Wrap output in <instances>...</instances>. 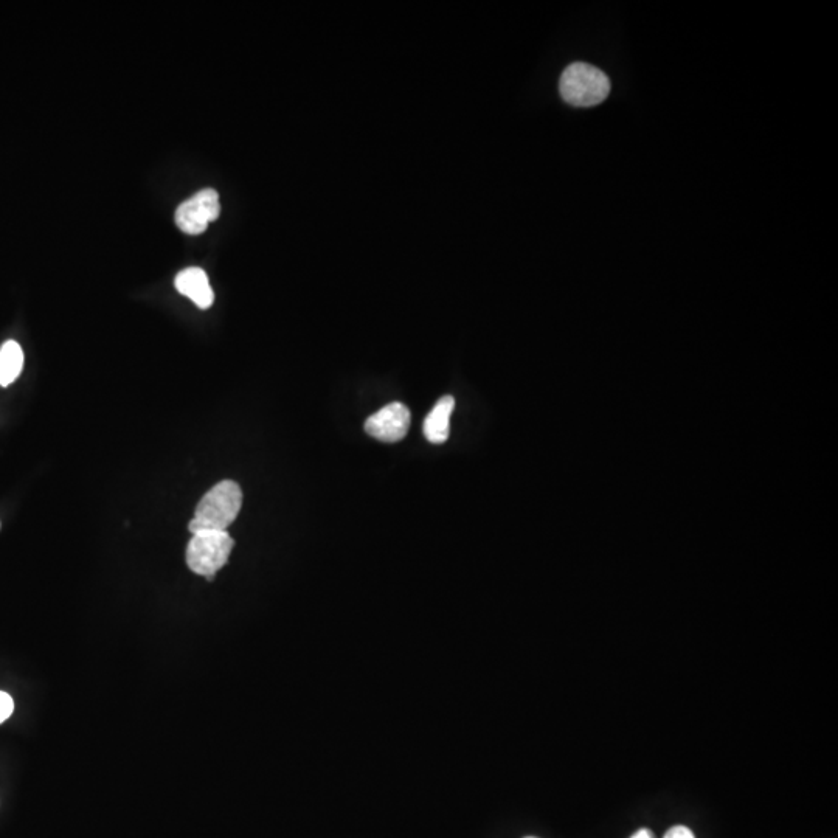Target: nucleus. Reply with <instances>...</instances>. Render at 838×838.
Instances as JSON below:
<instances>
[{"label": "nucleus", "instance_id": "nucleus-7", "mask_svg": "<svg viewBox=\"0 0 838 838\" xmlns=\"http://www.w3.org/2000/svg\"><path fill=\"white\" fill-rule=\"evenodd\" d=\"M455 409V399L444 396L424 421V437L433 444L446 443L451 433V416Z\"/></svg>", "mask_w": 838, "mask_h": 838}, {"label": "nucleus", "instance_id": "nucleus-2", "mask_svg": "<svg viewBox=\"0 0 838 838\" xmlns=\"http://www.w3.org/2000/svg\"><path fill=\"white\" fill-rule=\"evenodd\" d=\"M559 92L576 108H592L610 94V81L603 70L587 63H573L562 73Z\"/></svg>", "mask_w": 838, "mask_h": 838}, {"label": "nucleus", "instance_id": "nucleus-8", "mask_svg": "<svg viewBox=\"0 0 838 838\" xmlns=\"http://www.w3.org/2000/svg\"><path fill=\"white\" fill-rule=\"evenodd\" d=\"M24 367V351L14 340H8L0 348V385L13 384L21 376Z\"/></svg>", "mask_w": 838, "mask_h": 838}, {"label": "nucleus", "instance_id": "nucleus-11", "mask_svg": "<svg viewBox=\"0 0 838 838\" xmlns=\"http://www.w3.org/2000/svg\"><path fill=\"white\" fill-rule=\"evenodd\" d=\"M631 838H655V835L651 829H640V831L635 832Z\"/></svg>", "mask_w": 838, "mask_h": 838}, {"label": "nucleus", "instance_id": "nucleus-3", "mask_svg": "<svg viewBox=\"0 0 838 838\" xmlns=\"http://www.w3.org/2000/svg\"><path fill=\"white\" fill-rule=\"evenodd\" d=\"M235 541L227 531H202L193 534L187 547V564L191 572L213 581L216 573L229 561Z\"/></svg>", "mask_w": 838, "mask_h": 838}, {"label": "nucleus", "instance_id": "nucleus-1", "mask_svg": "<svg viewBox=\"0 0 838 838\" xmlns=\"http://www.w3.org/2000/svg\"><path fill=\"white\" fill-rule=\"evenodd\" d=\"M243 506V491L238 483L224 480L202 497L191 519V534L202 531H227Z\"/></svg>", "mask_w": 838, "mask_h": 838}, {"label": "nucleus", "instance_id": "nucleus-4", "mask_svg": "<svg viewBox=\"0 0 838 838\" xmlns=\"http://www.w3.org/2000/svg\"><path fill=\"white\" fill-rule=\"evenodd\" d=\"M219 213V194L212 188H205L177 207L176 224L187 235H201L210 222L219 218Z\"/></svg>", "mask_w": 838, "mask_h": 838}, {"label": "nucleus", "instance_id": "nucleus-5", "mask_svg": "<svg viewBox=\"0 0 838 838\" xmlns=\"http://www.w3.org/2000/svg\"><path fill=\"white\" fill-rule=\"evenodd\" d=\"M409 427L410 410L401 402H393L367 419L365 432L384 443H398L406 438Z\"/></svg>", "mask_w": 838, "mask_h": 838}, {"label": "nucleus", "instance_id": "nucleus-6", "mask_svg": "<svg viewBox=\"0 0 838 838\" xmlns=\"http://www.w3.org/2000/svg\"><path fill=\"white\" fill-rule=\"evenodd\" d=\"M174 284L177 291L190 298L198 308L208 309L215 302V292L210 286L208 275L201 267H188L181 274H177Z\"/></svg>", "mask_w": 838, "mask_h": 838}, {"label": "nucleus", "instance_id": "nucleus-10", "mask_svg": "<svg viewBox=\"0 0 838 838\" xmlns=\"http://www.w3.org/2000/svg\"><path fill=\"white\" fill-rule=\"evenodd\" d=\"M665 838H696L686 826H674L666 832Z\"/></svg>", "mask_w": 838, "mask_h": 838}, {"label": "nucleus", "instance_id": "nucleus-12", "mask_svg": "<svg viewBox=\"0 0 838 838\" xmlns=\"http://www.w3.org/2000/svg\"><path fill=\"white\" fill-rule=\"evenodd\" d=\"M527 838H536V837H527Z\"/></svg>", "mask_w": 838, "mask_h": 838}, {"label": "nucleus", "instance_id": "nucleus-9", "mask_svg": "<svg viewBox=\"0 0 838 838\" xmlns=\"http://www.w3.org/2000/svg\"><path fill=\"white\" fill-rule=\"evenodd\" d=\"M14 700L11 699L10 694L0 691V724H4L8 717L13 714Z\"/></svg>", "mask_w": 838, "mask_h": 838}]
</instances>
